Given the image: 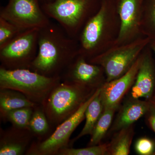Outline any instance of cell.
I'll return each mask as SVG.
<instances>
[{
    "label": "cell",
    "instance_id": "cell-25",
    "mask_svg": "<svg viewBox=\"0 0 155 155\" xmlns=\"http://www.w3.org/2000/svg\"><path fill=\"white\" fill-rule=\"evenodd\" d=\"M148 101L149 109L146 115L149 125L155 133V94Z\"/></svg>",
    "mask_w": 155,
    "mask_h": 155
},
{
    "label": "cell",
    "instance_id": "cell-22",
    "mask_svg": "<svg viewBox=\"0 0 155 155\" xmlns=\"http://www.w3.org/2000/svg\"><path fill=\"white\" fill-rule=\"evenodd\" d=\"M108 143L88 146L84 148L74 149L71 147L61 150L57 155H107Z\"/></svg>",
    "mask_w": 155,
    "mask_h": 155
},
{
    "label": "cell",
    "instance_id": "cell-10",
    "mask_svg": "<svg viewBox=\"0 0 155 155\" xmlns=\"http://www.w3.org/2000/svg\"><path fill=\"white\" fill-rule=\"evenodd\" d=\"M100 66L89 63L79 55L61 75V80L97 89L105 83L102 80Z\"/></svg>",
    "mask_w": 155,
    "mask_h": 155
},
{
    "label": "cell",
    "instance_id": "cell-2",
    "mask_svg": "<svg viewBox=\"0 0 155 155\" xmlns=\"http://www.w3.org/2000/svg\"><path fill=\"white\" fill-rule=\"evenodd\" d=\"M97 90L61 80L42 106L51 127L56 128L75 114Z\"/></svg>",
    "mask_w": 155,
    "mask_h": 155
},
{
    "label": "cell",
    "instance_id": "cell-9",
    "mask_svg": "<svg viewBox=\"0 0 155 155\" xmlns=\"http://www.w3.org/2000/svg\"><path fill=\"white\" fill-rule=\"evenodd\" d=\"M141 61V58H137L124 75L103 84L100 95L104 108L119 107L122 99L134 83Z\"/></svg>",
    "mask_w": 155,
    "mask_h": 155
},
{
    "label": "cell",
    "instance_id": "cell-4",
    "mask_svg": "<svg viewBox=\"0 0 155 155\" xmlns=\"http://www.w3.org/2000/svg\"><path fill=\"white\" fill-rule=\"evenodd\" d=\"M43 11L50 19L55 20L67 35L75 38L88 16L90 0H54L41 4Z\"/></svg>",
    "mask_w": 155,
    "mask_h": 155
},
{
    "label": "cell",
    "instance_id": "cell-14",
    "mask_svg": "<svg viewBox=\"0 0 155 155\" xmlns=\"http://www.w3.org/2000/svg\"><path fill=\"white\" fill-rule=\"evenodd\" d=\"M148 109V100L142 101L130 96L120 108L111 127V131L117 132L133 125L134 122L146 115Z\"/></svg>",
    "mask_w": 155,
    "mask_h": 155
},
{
    "label": "cell",
    "instance_id": "cell-7",
    "mask_svg": "<svg viewBox=\"0 0 155 155\" xmlns=\"http://www.w3.org/2000/svg\"><path fill=\"white\" fill-rule=\"evenodd\" d=\"M150 41L148 38L97 55L88 61L100 65L105 72L106 82L121 77L137 60L142 50Z\"/></svg>",
    "mask_w": 155,
    "mask_h": 155
},
{
    "label": "cell",
    "instance_id": "cell-11",
    "mask_svg": "<svg viewBox=\"0 0 155 155\" xmlns=\"http://www.w3.org/2000/svg\"><path fill=\"white\" fill-rule=\"evenodd\" d=\"M105 6H101L99 11L90 18L81 30L80 35L79 55L86 59V57H95L97 49L101 40L106 17Z\"/></svg>",
    "mask_w": 155,
    "mask_h": 155
},
{
    "label": "cell",
    "instance_id": "cell-21",
    "mask_svg": "<svg viewBox=\"0 0 155 155\" xmlns=\"http://www.w3.org/2000/svg\"><path fill=\"white\" fill-rule=\"evenodd\" d=\"M34 108L24 107L9 112L3 120L11 122L13 126L20 128H29V122Z\"/></svg>",
    "mask_w": 155,
    "mask_h": 155
},
{
    "label": "cell",
    "instance_id": "cell-26",
    "mask_svg": "<svg viewBox=\"0 0 155 155\" xmlns=\"http://www.w3.org/2000/svg\"><path fill=\"white\" fill-rule=\"evenodd\" d=\"M147 17L149 25L150 30V32L153 40H155V0H153L151 4Z\"/></svg>",
    "mask_w": 155,
    "mask_h": 155
},
{
    "label": "cell",
    "instance_id": "cell-19",
    "mask_svg": "<svg viewBox=\"0 0 155 155\" xmlns=\"http://www.w3.org/2000/svg\"><path fill=\"white\" fill-rule=\"evenodd\" d=\"M118 107L104 108L102 114L96 124L91 136L88 146L100 144L110 127L114 114Z\"/></svg>",
    "mask_w": 155,
    "mask_h": 155
},
{
    "label": "cell",
    "instance_id": "cell-23",
    "mask_svg": "<svg viewBox=\"0 0 155 155\" xmlns=\"http://www.w3.org/2000/svg\"><path fill=\"white\" fill-rule=\"evenodd\" d=\"M23 31L0 17V48L8 44Z\"/></svg>",
    "mask_w": 155,
    "mask_h": 155
},
{
    "label": "cell",
    "instance_id": "cell-8",
    "mask_svg": "<svg viewBox=\"0 0 155 155\" xmlns=\"http://www.w3.org/2000/svg\"><path fill=\"white\" fill-rule=\"evenodd\" d=\"M0 17L23 30L40 29L51 22L39 0H9L5 6L1 7Z\"/></svg>",
    "mask_w": 155,
    "mask_h": 155
},
{
    "label": "cell",
    "instance_id": "cell-15",
    "mask_svg": "<svg viewBox=\"0 0 155 155\" xmlns=\"http://www.w3.org/2000/svg\"><path fill=\"white\" fill-rule=\"evenodd\" d=\"M121 26L118 40H122L135 30L137 25L138 0H121L119 7Z\"/></svg>",
    "mask_w": 155,
    "mask_h": 155
},
{
    "label": "cell",
    "instance_id": "cell-20",
    "mask_svg": "<svg viewBox=\"0 0 155 155\" xmlns=\"http://www.w3.org/2000/svg\"><path fill=\"white\" fill-rule=\"evenodd\" d=\"M51 127L42 106L34 108L29 122V128L35 137L39 140H43L45 137L46 138Z\"/></svg>",
    "mask_w": 155,
    "mask_h": 155
},
{
    "label": "cell",
    "instance_id": "cell-17",
    "mask_svg": "<svg viewBox=\"0 0 155 155\" xmlns=\"http://www.w3.org/2000/svg\"><path fill=\"white\" fill-rule=\"evenodd\" d=\"M100 91L101 90L87 106L85 113V125L79 134L69 142V147L74 142L82 137L88 134L91 135L92 133L96 124L104 110V105L100 96Z\"/></svg>",
    "mask_w": 155,
    "mask_h": 155
},
{
    "label": "cell",
    "instance_id": "cell-28",
    "mask_svg": "<svg viewBox=\"0 0 155 155\" xmlns=\"http://www.w3.org/2000/svg\"><path fill=\"white\" fill-rule=\"evenodd\" d=\"M151 47L152 48V49L154 51L155 53V40H153L152 41L151 45Z\"/></svg>",
    "mask_w": 155,
    "mask_h": 155
},
{
    "label": "cell",
    "instance_id": "cell-27",
    "mask_svg": "<svg viewBox=\"0 0 155 155\" xmlns=\"http://www.w3.org/2000/svg\"><path fill=\"white\" fill-rule=\"evenodd\" d=\"M54 1V0H39V2L41 4H44V3L50 2H52Z\"/></svg>",
    "mask_w": 155,
    "mask_h": 155
},
{
    "label": "cell",
    "instance_id": "cell-3",
    "mask_svg": "<svg viewBox=\"0 0 155 155\" xmlns=\"http://www.w3.org/2000/svg\"><path fill=\"white\" fill-rule=\"evenodd\" d=\"M61 77H49L29 69H7L0 67V89L20 92L36 104L42 106Z\"/></svg>",
    "mask_w": 155,
    "mask_h": 155
},
{
    "label": "cell",
    "instance_id": "cell-18",
    "mask_svg": "<svg viewBox=\"0 0 155 155\" xmlns=\"http://www.w3.org/2000/svg\"><path fill=\"white\" fill-rule=\"evenodd\" d=\"M134 134L133 125L117 131L111 141L108 143V155L129 154Z\"/></svg>",
    "mask_w": 155,
    "mask_h": 155
},
{
    "label": "cell",
    "instance_id": "cell-16",
    "mask_svg": "<svg viewBox=\"0 0 155 155\" xmlns=\"http://www.w3.org/2000/svg\"><path fill=\"white\" fill-rule=\"evenodd\" d=\"M39 106L20 92L10 89H0V116L2 120L11 110L24 107L35 108Z\"/></svg>",
    "mask_w": 155,
    "mask_h": 155
},
{
    "label": "cell",
    "instance_id": "cell-5",
    "mask_svg": "<svg viewBox=\"0 0 155 155\" xmlns=\"http://www.w3.org/2000/svg\"><path fill=\"white\" fill-rule=\"evenodd\" d=\"M38 28L24 30L0 48L1 66L7 69H30L38 51Z\"/></svg>",
    "mask_w": 155,
    "mask_h": 155
},
{
    "label": "cell",
    "instance_id": "cell-13",
    "mask_svg": "<svg viewBox=\"0 0 155 155\" xmlns=\"http://www.w3.org/2000/svg\"><path fill=\"white\" fill-rule=\"evenodd\" d=\"M155 94V67L152 59L147 54L141 58V63L130 97L134 98L150 99Z\"/></svg>",
    "mask_w": 155,
    "mask_h": 155
},
{
    "label": "cell",
    "instance_id": "cell-24",
    "mask_svg": "<svg viewBox=\"0 0 155 155\" xmlns=\"http://www.w3.org/2000/svg\"><path fill=\"white\" fill-rule=\"evenodd\" d=\"M134 148L139 155H152L155 154V143L147 137L138 139L135 142Z\"/></svg>",
    "mask_w": 155,
    "mask_h": 155
},
{
    "label": "cell",
    "instance_id": "cell-12",
    "mask_svg": "<svg viewBox=\"0 0 155 155\" xmlns=\"http://www.w3.org/2000/svg\"><path fill=\"white\" fill-rule=\"evenodd\" d=\"M35 136L30 129L13 126L1 129L0 155H22L26 153Z\"/></svg>",
    "mask_w": 155,
    "mask_h": 155
},
{
    "label": "cell",
    "instance_id": "cell-1",
    "mask_svg": "<svg viewBox=\"0 0 155 155\" xmlns=\"http://www.w3.org/2000/svg\"><path fill=\"white\" fill-rule=\"evenodd\" d=\"M79 51L75 39L51 21L39 30L38 51L29 69L47 77H61Z\"/></svg>",
    "mask_w": 155,
    "mask_h": 155
},
{
    "label": "cell",
    "instance_id": "cell-6",
    "mask_svg": "<svg viewBox=\"0 0 155 155\" xmlns=\"http://www.w3.org/2000/svg\"><path fill=\"white\" fill-rule=\"evenodd\" d=\"M101 87L97 89L93 95L81 106L75 114L57 126L47 138L33 141L25 154L57 155L61 150L69 147L70 137L85 118L87 106L99 93Z\"/></svg>",
    "mask_w": 155,
    "mask_h": 155
}]
</instances>
